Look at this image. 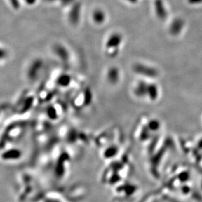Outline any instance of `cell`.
<instances>
[{"label": "cell", "mask_w": 202, "mask_h": 202, "mask_svg": "<svg viewBox=\"0 0 202 202\" xmlns=\"http://www.w3.org/2000/svg\"><path fill=\"white\" fill-rule=\"evenodd\" d=\"M192 2L198 3V2H202V0H192Z\"/></svg>", "instance_id": "3"}, {"label": "cell", "mask_w": 202, "mask_h": 202, "mask_svg": "<svg viewBox=\"0 0 202 202\" xmlns=\"http://www.w3.org/2000/svg\"><path fill=\"white\" fill-rule=\"evenodd\" d=\"M7 2H8L9 6H11L12 9L18 10L20 8V5L22 3V0H7Z\"/></svg>", "instance_id": "1"}, {"label": "cell", "mask_w": 202, "mask_h": 202, "mask_svg": "<svg viewBox=\"0 0 202 202\" xmlns=\"http://www.w3.org/2000/svg\"><path fill=\"white\" fill-rule=\"evenodd\" d=\"M22 3H25L26 4L32 5L36 4L37 0H22Z\"/></svg>", "instance_id": "2"}]
</instances>
